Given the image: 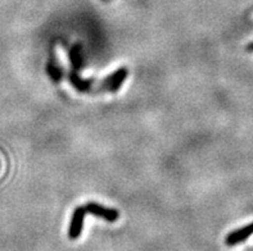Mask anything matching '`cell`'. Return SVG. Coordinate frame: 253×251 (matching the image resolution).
Returning a JSON list of instances; mask_svg holds the SVG:
<instances>
[{
	"mask_svg": "<svg viewBox=\"0 0 253 251\" xmlns=\"http://www.w3.org/2000/svg\"><path fill=\"white\" fill-rule=\"evenodd\" d=\"M128 76L127 67H120L119 70H116L112 74L107 76L103 80L102 85L99 87V91L102 92H111V94H116L122 87V85L125 83L126 78Z\"/></svg>",
	"mask_w": 253,
	"mask_h": 251,
	"instance_id": "cell-1",
	"label": "cell"
},
{
	"mask_svg": "<svg viewBox=\"0 0 253 251\" xmlns=\"http://www.w3.org/2000/svg\"><path fill=\"white\" fill-rule=\"evenodd\" d=\"M85 210L86 213L91 214L94 216H98V218H102V219L107 220L109 223H113L120 218V213L117 209H113V208H107L104 205H100L98 203H94V201H90L85 205Z\"/></svg>",
	"mask_w": 253,
	"mask_h": 251,
	"instance_id": "cell-2",
	"label": "cell"
},
{
	"mask_svg": "<svg viewBox=\"0 0 253 251\" xmlns=\"http://www.w3.org/2000/svg\"><path fill=\"white\" fill-rule=\"evenodd\" d=\"M85 215H86V210H85L84 207H77L74 210L70 227H68V237L71 240H77L81 236V233H83Z\"/></svg>",
	"mask_w": 253,
	"mask_h": 251,
	"instance_id": "cell-3",
	"label": "cell"
},
{
	"mask_svg": "<svg viewBox=\"0 0 253 251\" xmlns=\"http://www.w3.org/2000/svg\"><path fill=\"white\" fill-rule=\"evenodd\" d=\"M253 235V222L247 224V226L242 227L239 229H235L233 232L229 233L225 239V244L228 246H235L250 239L251 236Z\"/></svg>",
	"mask_w": 253,
	"mask_h": 251,
	"instance_id": "cell-4",
	"label": "cell"
},
{
	"mask_svg": "<svg viewBox=\"0 0 253 251\" xmlns=\"http://www.w3.org/2000/svg\"><path fill=\"white\" fill-rule=\"evenodd\" d=\"M68 81L71 82V85L74 86V89L79 92H90L94 85V80L83 78V77L79 74V72L74 70L68 73Z\"/></svg>",
	"mask_w": 253,
	"mask_h": 251,
	"instance_id": "cell-5",
	"label": "cell"
},
{
	"mask_svg": "<svg viewBox=\"0 0 253 251\" xmlns=\"http://www.w3.org/2000/svg\"><path fill=\"white\" fill-rule=\"evenodd\" d=\"M68 59L72 66L74 71H81L84 67V55H83V46L80 44L72 45L68 50Z\"/></svg>",
	"mask_w": 253,
	"mask_h": 251,
	"instance_id": "cell-6",
	"label": "cell"
},
{
	"mask_svg": "<svg viewBox=\"0 0 253 251\" xmlns=\"http://www.w3.org/2000/svg\"><path fill=\"white\" fill-rule=\"evenodd\" d=\"M46 73L50 77V80L54 83L61 82L62 77H63V72H62L61 66L55 62L54 58H51L50 61L46 64Z\"/></svg>",
	"mask_w": 253,
	"mask_h": 251,
	"instance_id": "cell-7",
	"label": "cell"
},
{
	"mask_svg": "<svg viewBox=\"0 0 253 251\" xmlns=\"http://www.w3.org/2000/svg\"><path fill=\"white\" fill-rule=\"evenodd\" d=\"M103 1H109V0H103Z\"/></svg>",
	"mask_w": 253,
	"mask_h": 251,
	"instance_id": "cell-8",
	"label": "cell"
}]
</instances>
